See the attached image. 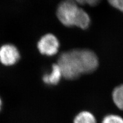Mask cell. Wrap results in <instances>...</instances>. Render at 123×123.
I'll return each mask as SVG.
<instances>
[{"label":"cell","mask_w":123,"mask_h":123,"mask_svg":"<svg viewBox=\"0 0 123 123\" xmlns=\"http://www.w3.org/2000/svg\"><path fill=\"white\" fill-rule=\"evenodd\" d=\"M57 64L65 79L74 80L85 74L80 49H74L62 53L60 55Z\"/></svg>","instance_id":"obj_1"},{"label":"cell","mask_w":123,"mask_h":123,"mask_svg":"<svg viewBox=\"0 0 123 123\" xmlns=\"http://www.w3.org/2000/svg\"><path fill=\"white\" fill-rule=\"evenodd\" d=\"M81 8L74 0H63L57 6L56 15L64 26L71 27L75 26Z\"/></svg>","instance_id":"obj_2"},{"label":"cell","mask_w":123,"mask_h":123,"mask_svg":"<svg viewBox=\"0 0 123 123\" xmlns=\"http://www.w3.org/2000/svg\"><path fill=\"white\" fill-rule=\"evenodd\" d=\"M37 47L42 55L51 56L58 52L60 42L53 34L47 33L41 37L37 42Z\"/></svg>","instance_id":"obj_3"},{"label":"cell","mask_w":123,"mask_h":123,"mask_svg":"<svg viewBox=\"0 0 123 123\" xmlns=\"http://www.w3.org/2000/svg\"><path fill=\"white\" fill-rule=\"evenodd\" d=\"M20 58V54L16 46L6 44L0 47V62L6 66L14 65Z\"/></svg>","instance_id":"obj_4"},{"label":"cell","mask_w":123,"mask_h":123,"mask_svg":"<svg viewBox=\"0 0 123 123\" xmlns=\"http://www.w3.org/2000/svg\"><path fill=\"white\" fill-rule=\"evenodd\" d=\"M62 74L58 64H55L52 66L51 71L46 73L42 78L43 82L48 85H56L62 77Z\"/></svg>","instance_id":"obj_5"},{"label":"cell","mask_w":123,"mask_h":123,"mask_svg":"<svg viewBox=\"0 0 123 123\" xmlns=\"http://www.w3.org/2000/svg\"><path fill=\"white\" fill-rule=\"evenodd\" d=\"M74 123H97L94 115L88 111H82L77 114Z\"/></svg>","instance_id":"obj_6"},{"label":"cell","mask_w":123,"mask_h":123,"mask_svg":"<svg viewBox=\"0 0 123 123\" xmlns=\"http://www.w3.org/2000/svg\"><path fill=\"white\" fill-rule=\"evenodd\" d=\"M112 98L116 107L123 111V84L114 88L112 93Z\"/></svg>","instance_id":"obj_7"},{"label":"cell","mask_w":123,"mask_h":123,"mask_svg":"<svg viewBox=\"0 0 123 123\" xmlns=\"http://www.w3.org/2000/svg\"><path fill=\"white\" fill-rule=\"evenodd\" d=\"M90 18L86 11L81 8L75 26L82 29H86L90 25Z\"/></svg>","instance_id":"obj_8"},{"label":"cell","mask_w":123,"mask_h":123,"mask_svg":"<svg viewBox=\"0 0 123 123\" xmlns=\"http://www.w3.org/2000/svg\"><path fill=\"white\" fill-rule=\"evenodd\" d=\"M102 123H123V118L117 114H108L103 118Z\"/></svg>","instance_id":"obj_9"},{"label":"cell","mask_w":123,"mask_h":123,"mask_svg":"<svg viewBox=\"0 0 123 123\" xmlns=\"http://www.w3.org/2000/svg\"><path fill=\"white\" fill-rule=\"evenodd\" d=\"M110 4L123 12V0H108Z\"/></svg>","instance_id":"obj_10"},{"label":"cell","mask_w":123,"mask_h":123,"mask_svg":"<svg viewBox=\"0 0 123 123\" xmlns=\"http://www.w3.org/2000/svg\"><path fill=\"white\" fill-rule=\"evenodd\" d=\"M78 4L81 5L95 6L98 4L101 0H74Z\"/></svg>","instance_id":"obj_11"},{"label":"cell","mask_w":123,"mask_h":123,"mask_svg":"<svg viewBox=\"0 0 123 123\" xmlns=\"http://www.w3.org/2000/svg\"><path fill=\"white\" fill-rule=\"evenodd\" d=\"M2 99L0 98V111L1 110V108H2Z\"/></svg>","instance_id":"obj_12"}]
</instances>
